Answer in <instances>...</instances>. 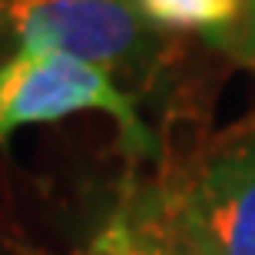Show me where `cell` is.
<instances>
[{
  "label": "cell",
  "instance_id": "obj_1",
  "mask_svg": "<svg viewBox=\"0 0 255 255\" xmlns=\"http://www.w3.org/2000/svg\"><path fill=\"white\" fill-rule=\"evenodd\" d=\"M86 110L110 116L132 156L156 152V139L139 120L132 96L116 86L103 66L37 50H20L0 66V142L20 126L60 123Z\"/></svg>",
  "mask_w": 255,
  "mask_h": 255
},
{
  "label": "cell",
  "instance_id": "obj_2",
  "mask_svg": "<svg viewBox=\"0 0 255 255\" xmlns=\"http://www.w3.org/2000/svg\"><path fill=\"white\" fill-rule=\"evenodd\" d=\"M0 20L20 50L66 53L106 73H146L159 57V37L132 0H0Z\"/></svg>",
  "mask_w": 255,
  "mask_h": 255
},
{
  "label": "cell",
  "instance_id": "obj_3",
  "mask_svg": "<svg viewBox=\"0 0 255 255\" xmlns=\"http://www.w3.org/2000/svg\"><path fill=\"white\" fill-rule=\"evenodd\" d=\"M172 192L212 255H255V123L202 152Z\"/></svg>",
  "mask_w": 255,
  "mask_h": 255
},
{
  "label": "cell",
  "instance_id": "obj_4",
  "mask_svg": "<svg viewBox=\"0 0 255 255\" xmlns=\"http://www.w3.org/2000/svg\"><path fill=\"white\" fill-rule=\"evenodd\" d=\"M93 242L110 255H212L186 222L172 186L132 192Z\"/></svg>",
  "mask_w": 255,
  "mask_h": 255
},
{
  "label": "cell",
  "instance_id": "obj_5",
  "mask_svg": "<svg viewBox=\"0 0 255 255\" xmlns=\"http://www.w3.org/2000/svg\"><path fill=\"white\" fill-rule=\"evenodd\" d=\"M132 7L156 30H199L219 40L236 27L242 0H132Z\"/></svg>",
  "mask_w": 255,
  "mask_h": 255
},
{
  "label": "cell",
  "instance_id": "obj_6",
  "mask_svg": "<svg viewBox=\"0 0 255 255\" xmlns=\"http://www.w3.org/2000/svg\"><path fill=\"white\" fill-rule=\"evenodd\" d=\"M219 43H222L232 57H239L242 63L255 66V0H242L236 27L229 30L226 37H219Z\"/></svg>",
  "mask_w": 255,
  "mask_h": 255
},
{
  "label": "cell",
  "instance_id": "obj_7",
  "mask_svg": "<svg viewBox=\"0 0 255 255\" xmlns=\"http://www.w3.org/2000/svg\"><path fill=\"white\" fill-rule=\"evenodd\" d=\"M27 255H50V252H27ZM66 255H110V252H103L96 242H90L86 249H76V252H66Z\"/></svg>",
  "mask_w": 255,
  "mask_h": 255
}]
</instances>
